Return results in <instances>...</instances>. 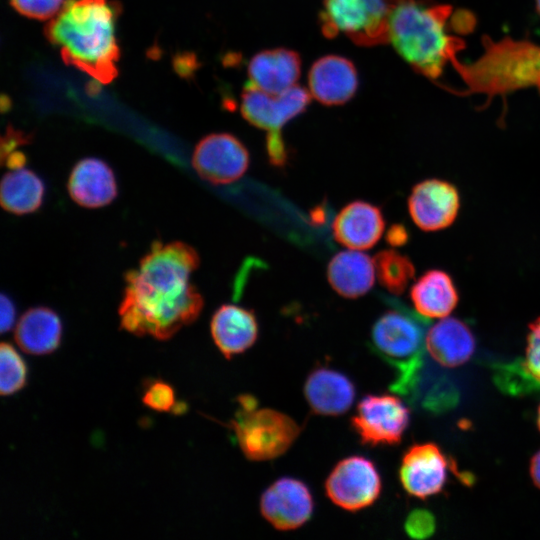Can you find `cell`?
<instances>
[{
  "label": "cell",
  "mask_w": 540,
  "mask_h": 540,
  "mask_svg": "<svg viewBox=\"0 0 540 540\" xmlns=\"http://www.w3.org/2000/svg\"><path fill=\"white\" fill-rule=\"evenodd\" d=\"M199 263L197 251L187 243L154 241L138 266L124 276L118 310L121 328L137 336L167 340L193 323L204 305L191 282Z\"/></svg>",
  "instance_id": "obj_1"
},
{
  "label": "cell",
  "mask_w": 540,
  "mask_h": 540,
  "mask_svg": "<svg viewBox=\"0 0 540 540\" xmlns=\"http://www.w3.org/2000/svg\"><path fill=\"white\" fill-rule=\"evenodd\" d=\"M119 14L120 5L113 1L67 0L44 33L59 48L66 65L108 84L118 75L115 30Z\"/></svg>",
  "instance_id": "obj_2"
},
{
  "label": "cell",
  "mask_w": 540,
  "mask_h": 540,
  "mask_svg": "<svg viewBox=\"0 0 540 540\" xmlns=\"http://www.w3.org/2000/svg\"><path fill=\"white\" fill-rule=\"evenodd\" d=\"M452 13L447 4L406 0L393 13L388 43L415 72L435 81L465 47L448 33Z\"/></svg>",
  "instance_id": "obj_3"
},
{
  "label": "cell",
  "mask_w": 540,
  "mask_h": 540,
  "mask_svg": "<svg viewBox=\"0 0 540 540\" xmlns=\"http://www.w3.org/2000/svg\"><path fill=\"white\" fill-rule=\"evenodd\" d=\"M484 51L472 63H462L458 58L451 62L467 88L461 95L481 93L487 103L494 96L524 88H536L540 94V46L529 40L504 37L494 41L482 38Z\"/></svg>",
  "instance_id": "obj_4"
},
{
  "label": "cell",
  "mask_w": 540,
  "mask_h": 540,
  "mask_svg": "<svg viewBox=\"0 0 540 540\" xmlns=\"http://www.w3.org/2000/svg\"><path fill=\"white\" fill-rule=\"evenodd\" d=\"M428 323L419 313L394 304L371 329L372 348L395 370L392 389L403 395L413 394L419 384Z\"/></svg>",
  "instance_id": "obj_5"
},
{
  "label": "cell",
  "mask_w": 540,
  "mask_h": 540,
  "mask_svg": "<svg viewBox=\"0 0 540 540\" xmlns=\"http://www.w3.org/2000/svg\"><path fill=\"white\" fill-rule=\"evenodd\" d=\"M239 410L230 421L242 453L252 461H267L283 455L296 441L300 426L288 415L258 408L256 399L239 397Z\"/></svg>",
  "instance_id": "obj_6"
},
{
  "label": "cell",
  "mask_w": 540,
  "mask_h": 540,
  "mask_svg": "<svg viewBox=\"0 0 540 540\" xmlns=\"http://www.w3.org/2000/svg\"><path fill=\"white\" fill-rule=\"evenodd\" d=\"M406 0H323L319 13L322 34L339 35L364 47L387 44L396 8Z\"/></svg>",
  "instance_id": "obj_7"
},
{
  "label": "cell",
  "mask_w": 540,
  "mask_h": 540,
  "mask_svg": "<svg viewBox=\"0 0 540 540\" xmlns=\"http://www.w3.org/2000/svg\"><path fill=\"white\" fill-rule=\"evenodd\" d=\"M310 100L309 91L298 84L280 94L264 92L250 83L245 85L240 112L247 122L267 132L266 147L272 164L280 166L286 163L287 151L281 130L305 111Z\"/></svg>",
  "instance_id": "obj_8"
},
{
  "label": "cell",
  "mask_w": 540,
  "mask_h": 540,
  "mask_svg": "<svg viewBox=\"0 0 540 540\" xmlns=\"http://www.w3.org/2000/svg\"><path fill=\"white\" fill-rule=\"evenodd\" d=\"M410 411L400 398L366 395L358 403L351 426L363 445H395L409 426Z\"/></svg>",
  "instance_id": "obj_9"
},
{
  "label": "cell",
  "mask_w": 540,
  "mask_h": 540,
  "mask_svg": "<svg viewBox=\"0 0 540 540\" xmlns=\"http://www.w3.org/2000/svg\"><path fill=\"white\" fill-rule=\"evenodd\" d=\"M382 483L374 463L363 456L339 461L325 481L327 497L338 507L355 512L372 505Z\"/></svg>",
  "instance_id": "obj_10"
},
{
  "label": "cell",
  "mask_w": 540,
  "mask_h": 540,
  "mask_svg": "<svg viewBox=\"0 0 540 540\" xmlns=\"http://www.w3.org/2000/svg\"><path fill=\"white\" fill-rule=\"evenodd\" d=\"M192 166L202 179L214 185L229 184L247 171L249 153L234 135L211 133L195 146Z\"/></svg>",
  "instance_id": "obj_11"
},
{
  "label": "cell",
  "mask_w": 540,
  "mask_h": 540,
  "mask_svg": "<svg viewBox=\"0 0 540 540\" xmlns=\"http://www.w3.org/2000/svg\"><path fill=\"white\" fill-rule=\"evenodd\" d=\"M314 500L308 486L294 478L282 477L261 495L260 512L275 529L294 530L310 520Z\"/></svg>",
  "instance_id": "obj_12"
},
{
  "label": "cell",
  "mask_w": 540,
  "mask_h": 540,
  "mask_svg": "<svg viewBox=\"0 0 540 540\" xmlns=\"http://www.w3.org/2000/svg\"><path fill=\"white\" fill-rule=\"evenodd\" d=\"M448 461L434 443L411 446L402 457L399 478L411 496L426 499L442 491L447 481Z\"/></svg>",
  "instance_id": "obj_13"
},
{
  "label": "cell",
  "mask_w": 540,
  "mask_h": 540,
  "mask_svg": "<svg viewBox=\"0 0 540 540\" xmlns=\"http://www.w3.org/2000/svg\"><path fill=\"white\" fill-rule=\"evenodd\" d=\"M459 204L457 189L437 179L418 183L408 199L411 218L425 231H436L451 225L457 216Z\"/></svg>",
  "instance_id": "obj_14"
},
{
  "label": "cell",
  "mask_w": 540,
  "mask_h": 540,
  "mask_svg": "<svg viewBox=\"0 0 540 540\" xmlns=\"http://www.w3.org/2000/svg\"><path fill=\"white\" fill-rule=\"evenodd\" d=\"M358 88L354 64L339 55L317 59L308 72V91L323 105L334 106L348 102Z\"/></svg>",
  "instance_id": "obj_15"
},
{
  "label": "cell",
  "mask_w": 540,
  "mask_h": 540,
  "mask_svg": "<svg viewBox=\"0 0 540 540\" xmlns=\"http://www.w3.org/2000/svg\"><path fill=\"white\" fill-rule=\"evenodd\" d=\"M67 189L75 203L91 209L110 204L118 194L112 168L102 159L95 157L83 158L73 166Z\"/></svg>",
  "instance_id": "obj_16"
},
{
  "label": "cell",
  "mask_w": 540,
  "mask_h": 540,
  "mask_svg": "<svg viewBox=\"0 0 540 540\" xmlns=\"http://www.w3.org/2000/svg\"><path fill=\"white\" fill-rule=\"evenodd\" d=\"M385 221L381 210L368 202L357 200L347 204L332 224L335 240L354 250L373 247L381 238Z\"/></svg>",
  "instance_id": "obj_17"
},
{
  "label": "cell",
  "mask_w": 540,
  "mask_h": 540,
  "mask_svg": "<svg viewBox=\"0 0 540 540\" xmlns=\"http://www.w3.org/2000/svg\"><path fill=\"white\" fill-rule=\"evenodd\" d=\"M247 72L248 83L264 92L280 94L297 85L301 59L286 48L263 50L250 59Z\"/></svg>",
  "instance_id": "obj_18"
},
{
  "label": "cell",
  "mask_w": 540,
  "mask_h": 540,
  "mask_svg": "<svg viewBox=\"0 0 540 540\" xmlns=\"http://www.w3.org/2000/svg\"><path fill=\"white\" fill-rule=\"evenodd\" d=\"M210 330L215 345L226 359L252 347L259 334L254 312L234 304L221 305L215 311Z\"/></svg>",
  "instance_id": "obj_19"
},
{
  "label": "cell",
  "mask_w": 540,
  "mask_h": 540,
  "mask_svg": "<svg viewBox=\"0 0 540 540\" xmlns=\"http://www.w3.org/2000/svg\"><path fill=\"white\" fill-rule=\"evenodd\" d=\"M304 395L314 413L339 416L351 408L356 390L345 374L328 367H319L306 378Z\"/></svg>",
  "instance_id": "obj_20"
},
{
  "label": "cell",
  "mask_w": 540,
  "mask_h": 540,
  "mask_svg": "<svg viewBox=\"0 0 540 540\" xmlns=\"http://www.w3.org/2000/svg\"><path fill=\"white\" fill-rule=\"evenodd\" d=\"M425 347L435 362L453 368L463 365L471 358L475 351V338L463 321L445 318L427 332Z\"/></svg>",
  "instance_id": "obj_21"
},
{
  "label": "cell",
  "mask_w": 540,
  "mask_h": 540,
  "mask_svg": "<svg viewBox=\"0 0 540 540\" xmlns=\"http://www.w3.org/2000/svg\"><path fill=\"white\" fill-rule=\"evenodd\" d=\"M62 323L58 314L48 307L28 309L18 320L14 338L27 354L46 355L55 351L61 342Z\"/></svg>",
  "instance_id": "obj_22"
},
{
  "label": "cell",
  "mask_w": 540,
  "mask_h": 540,
  "mask_svg": "<svg viewBox=\"0 0 540 540\" xmlns=\"http://www.w3.org/2000/svg\"><path fill=\"white\" fill-rule=\"evenodd\" d=\"M327 278L339 295L358 298L366 294L374 284L373 259L359 251H342L330 260Z\"/></svg>",
  "instance_id": "obj_23"
},
{
  "label": "cell",
  "mask_w": 540,
  "mask_h": 540,
  "mask_svg": "<svg viewBox=\"0 0 540 540\" xmlns=\"http://www.w3.org/2000/svg\"><path fill=\"white\" fill-rule=\"evenodd\" d=\"M412 303L425 318H442L452 312L458 293L450 276L440 270H430L411 288Z\"/></svg>",
  "instance_id": "obj_24"
},
{
  "label": "cell",
  "mask_w": 540,
  "mask_h": 540,
  "mask_svg": "<svg viewBox=\"0 0 540 540\" xmlns=\"http://www.w3.org/2000/svg\"><path fill=\"white\" fill-rule=\"evenodd\" d=\"M43 180L25 167L6 172L0 185L2 208L15 215H26L37 211L44 200Z\"/></svg>",
  "instance_id": "obj_25"
},
{
  "label": "cell",
  "mask_w": 540,
  "mask_h": 540,
  "mask_svg": "<svg viewBox=\"0 0 540 540\" xmlns=\"http://www.w3.org/2000/svg\"><path fill=\"white\" fill-rule=\"evenodd\" d=\"M373 262L379 283L392 294L403 293L414 278L415 268L410 259L395 250L379 251Z\"/></svg>",
  "instance_id": "obj_26"
},
{
  "label": "cell",
  "mask_w": 540,
  "mask_h": 540,
  "mask_svg": "<svg viewBox=\"0 0 540 540\" xmlns=\"http://www.w3.org/2000/svg\"><path fill=\"white\" fill-rule=\"evenodd\" d=\"M27 367L14 347L6 342L0 346V393L12 395L26 385Z\"/></svg>",
  "instance_id": "obj_27"
},
{
  "label": "cell",
  "mask_w": 540,
  "mask_h": 540,
  "mask_svg": "<svg viewBox=\"0 0 540 540\" xmlns=\"http://www.w3.org/2000/svg\"><path fill=\"white\" fill-rule=\"evenodd\" d=\"M520 362L527 376L540 388V317L529 324L525 359Z\"/></svg>",
  "instance_id": "obj_28"
},
{
  "label": "cell",
  "mask_w": 540,
  "mask_h": 540,
  "mask_svg": "<svg viewBox=\"0 0 540 540\" xmlns=\"http://www.w3.org/2000/svg\"><path fill=\"white\" fill-rule=\"evenodd\" d=\"M21 15L37 20L53 18L62 8L63 0H10Z\"/></svg>",
  "instance_id": "obj_29"
},
{
  "label": "cell",
  "mask_w": 540,
  "mask_h": 540,
  "mask_svg": "<svg viewBox=\"0 0 540 540\" xmlns=\"http://www.w3.org/2000/svg\"><path fill=\"white\" fill-rule=\"evenodd\" d=\"M142 401L145 406L157 412H168L176 406L173 388L163 381L152 382L144 391Z\"/></svg>",
  "instance_id": "obj_30"
},
{
  "label": "cell",
  "mask_w": 540,
  "mask_h": 540,
  "mask_svg": "<svg viewBox=\"0 0 540 540\" xmlns=\"http://www.w3.org/2000/svg\"><path fill=\"white\" fill-rule=\"evenodd\" d=\"M436 528L433 514L425 509H415L407 516L404 529L413 539H426Z\"/></svg>",
  "instance_id": "obj_31"
},
{
  "label": "cell",
  "mask_w": 540,
  "mask_h": 540,
  "mask_svg": "<svg viewBox=\"0 0 540 540\" xmlns=\"http://www.w3.org/2000/svg\"><path fill=\"white\" fill-rule=\"evenodd\" d=\"M29 140L30 136H26L25 133L8 127L5 136L1 140V157L18 150L17 148L19 146L27 144Z\"/></svg>",
  "instance_id": "obj_32"
},
{
  "label": "cell",
  "mask_w": 540,
  "mask_h": 540,
  "mask_svg": "<svg viewBox=\"0 0 540 540\" xmlns=\"http://www.w3.org/2000/svg\"><path fill=\"white\" fill-rule=\"evenodd\" d=\"M0 314L1 332L5 333L9 331L14 325L16 318V308L11 298L4 293L1 294L0 298Z\"/></svg>",
  "instance_id": "obj_33"
},
{
  "label": "cell",
  "mask_w": 540,
  "mask_h": 540,
  "mask_svg": "<svg viewBox=\"0 0 540 540\" xmlns=\"http://www.w3.org/2000/svg\"><path fill=\"white\" fill-rule=\"evenodd\" d=\"M408 231L401 225H393L386 234V241L392 246H401L408 241Z\"/></svg>",
  "instance_id": "obj_34"
},
{
  "label": "cell",
  "mask_w": 540,
  "mask_h": 540,
  "mask_svg": "<svg viewBox=\"0 0 540 540\" xmlns=\"http://www.w3.org/2000/svg\"><path fill=\"white\" fill-rule=\"evenodd\" d=\"M530 475L534 484L540 488V450L531 459Z\"/></svg>",
  "instance_id": "obj_35"
},
{
  "label": "cell",
  "mask_w": 540,
  "mask_h": 540,
  "mask_svg": "<svg viewBox=\"0 0 540 540\" xmlns=\"http://www.w3.org/2000/svg\"><path fill=\"white\" fill-rule=\"evenodd\" d=\"M535 8L537 14L540 16V0H535Z\"/></svg>",
  "instance_id": "obj_36"
},
{
  "label": "cell",
  "mask_w": 540,
  "mask_h": 540,
  "mask_svg": "<svg viewBox=\"0 0 540 540\" xmlns=\"http://www.w3.org/2000/svg\"><path fill=\"white\" fill-rule=\"evenodd\" d=\"M537 425H538V428L540 430V405H539L538 413H537Z\"/></svg>",
  "instance_id": "obj_37"
}]
</instances>
